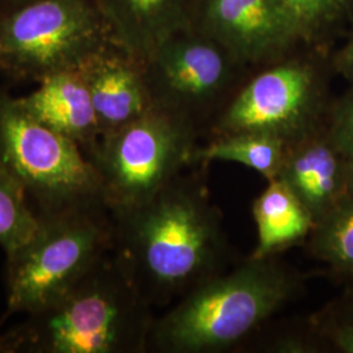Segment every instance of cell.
<instances>
[{"label": "cell", "mask_w": 353, "mask_h": 353, "mask_svg": "<svg viewBox=\"0 0 353 353\" xmlns=\"http://www.w3.org/2000/svg\"><path fill=\"white\" fill-rule=\"evenodd\" d=\"M110 214L114 252L152 306L220 274L227 255L221 216L199 182L176 176L147 202Z\"/></svg>", "instance_id": "1"}, {"label": "cell", "mask_w": 353, "mask_h": 353, "mask_svg": "<svg viewBox=\"0 0 353 353\" xmlns=\"http://www.w3.org/2000/svg\"><path fill=\"white\" fill-rule=\"evenodd\" d=\"M152 305L114 250L45 309L0 334V353H139Z\"/></svg>", "instance_id": "2"}, {"label": "cell", "mask_w": 353, "mask_h": 353, "mask_svg": "<svg viewBox=\"0 0 353 353\" xmlns=\"http://www.w3.org/2000/svg\"><path fill=\"white\" fill-rule=\"evenodd\" d=\"M299 285L297 275L274 258H249L203 281L154 319L150 347L165 353L221 351L278 313Z\"/></svg>", "instance_id": "3"}, {"label": "cell", "mask_w": 353, "mask_h": 353, "mask_svg": "<svg viewBox=\"0 0 353 353\" xmlns=\"http://www.w3.org/2000/svg\"><path fill=\"white\" fill-rule=\"evenodd\" d=\"M114 229L106 204L38 214V227L7 255V312L33 314L59 300L113 250Z\"/></svg>", "instance_id": "4"}, {"label": "cell", "mask_w": 353, "mask_h": 353, "mask_svg": "<svg viewBox=\"0 0 353 353\" xmlns=\"http://www.w3.org/2000/svg\"><path fill=\"white\" fill-rule=\"evenodd\" d=\"M330 52L303 48L241 84L217 118V135L254 132L287 144L325 126Z\"/></svg>", "instance_id": "5"}, {"label": "cell", "mask_w": 353, "mask_h": 353, "mask_svg": "<svg viewBox=\"0 0 353 353\" xmlns=\"http://www.w3.org/2000/svg\"><path fill=\"white\" fill-rule=\"evenodd\" d=\"M0 168L37 214L105 204L99 173L75 141L45 126L0 88Z\"/></svg>", "instance_id": "6"}, {"label": "cell", "mask_w": 353, "mask_h": 353, "mask_svg": "<svg viewBox=\"0 0 353 353\" xmlns=\"http://www.w3.org/2000/svg\"><path fill=\"white\" fill-rule=\"evenodd\" d=\"M115 43L94 0H36L0 14V75L37 81Z\"/></svg>", "instance_id": "7"}, {"label": "cell", "mask_w": 353, "mask_h": 353, "mask_svg": "<svg viewBox=\"0 0 353 353\" xmlns=\"http://www.w3.org/2000/svg\"><path fill=\"white\" fill-rule=\"evenodd\" d=\"M194 123L152 106L119 130L103 135L89 160L101 181L109 210L147 202L194 164Z\"/></svg>", "instance_id": "8"}, {"label": "cell", "mask_w": 353, "mask_h": 353, "mask_svg": "<svg viewBox=\"0 0 353 353\" xmlns=\"http://www.w3.org/2000/svg\"><path fill=\"white\" fill-rule=\"evenodd\" d=\"M153 106L194 123L232 97L248 70L219 41L189 26L164 41L144 62Z\"/></svg>", "instance_id": "9"}, {"label": "cell", "mask_w": 353, "mask_h": 353, "mask_svg": "<svg viewBox=\"0 0 353 353\" xmlns=\"http://www.w3.org/2000/svg\"><path fill=\"white\" fill-rule=\"evenodd\" d=\"M194 26L246 68L265 67L305 48L280 0H199Z\"/></svg>", "instance_id": "10"}, {"label": "cell", "mask_w": 353, "mask_h": 353, "mask_svg": "<svg viewBox=\"0 0 353 353\" xmlns=\"http://www.w3.org/2000/svg\"><path fill=\"white\" fill-rule=\"evenodd\" d=\"M80 71L88 85L101 138L152 109L144 64L117 43L94 54Z\"/></svg>", "instance_id": "11"}, {"label": "cell", "mask_w": 353, "mask_h": 353, "mask_svg": "<svg viewBox=\"0 0 353 353\" xmlns=\"http://www.w3.org/2000/svg\"><path fill=\"white\" fill-rule=\"evenodd\" d=\"M347 165L323 126L288 145L276 178L299 198L316 223L350 194Z\"/></svg>", "instance_id": "12"}, {"label": "cell", "mask_w": 353, "mask_h": 353, "mask_svg": "<svg viewBox=\"0 0 353 353\" xmlns=\"http://www.w3.org/2000/svg\"><path fill=\"white\" fill-rule=\"evenodd\" d=\"M114 42L144 63L164 41L194 26L199 0H94Z\"/></svg>", "instance_id": "13"}, {"label": "cell", "mask_w": 353, "mask_h": 353, "mask_svg": "<svg viewBox=\"0 0 353 353\" xmlns=\"http://www.w3.org/2000/svg\"><path fill=\"white\" fill-rule=\"evenodd\" d=\"M39 87L17 97L21 106L45 126L68 138L89 156L101 139L87 81L79 70L42 79Z\"/></svg>", "instance_id": "14"}, {"label": "cell", "mask_w": 353, "mask_h": 353, "mask_svg": "<svg viewBox=\"0 0 353 353\" xmlns=\"http://www.w3.org/2000/svg\"><path fill=\"white\" fill-rule=\"evenodd\" d=\"M258 240L252 259L274 258L278 252L309 239L316 221L299 198L278 178L252 203Z\"/></svg>", "instance_id": "15"}, {"label": "cell", "mask_w": 353, "mask_h": 353, "mask_svg": "<svg viewBox=\"0 0 353 353\" xmlns=\"http://www.w3.org/2000/svg\"><path fill=\"white\" fill-rule=\"evenodd\" d=\"M290 144L265 134L236 132L217 135L205 147L194 152V164H210L214 161L245 165L265 176L275 179L285 157Z\"/></svg>", "instance_id": "16"}, {"label": "cell", "mask_w": 353, "mask_h": 353, "mask_svg": "<svg viewBox=\"0 0 353 353\" xmlns=\"http://www.w3.org/2000/svg\"><path fill=\"white\" fill-rule=\"evenodd\" d=\"M305 48L331 52L335 38L350 26L352 0H280Z\"/></svg>", "instance_id": "17"}, {"label": "cell", "mask_w": 353, "mask_h": 353, "mask_svg": "<svg viewBox=\"0 0 353 353\" xmlns=\"http://www.w3.org/2000/svg\"><path fill=\"white\" fill-rule=\"evenodd\" d=\"M309 248L332 271L353 278V195L348 194L316 221Z\"/></svg>", "instance_id": "18"}, {"label": "cell", "mask_w": 353, "mask_h": 353, "mask_svg": "<svg viewBox=\"0 0 353 353\" xmlns=\"http://www.w3.org/2000/svg\"><path fill=\"white\" fill-rule=\"evenodd\" d=\"M38 227V214L21 186L0 168V248L6 255L29 240Z\"/></svg>", "instance_id": "19"}, {"label": "cell", "mask_w": 353, "mask_h": 353, "mask_svg": "<svg viewBox=\"0 0 353 353\" xmlns=\"http://www.w3.org/2000/svg\"><path fill=\"white\" fill-rule=\"evenodd\" d=\"M314 327L338 351L353 353V293L328 305Z\"/></svg>", "instance_id": "20"}, {"label": "cell", "mask_w": 353, "mask_h": 353, "mask_svg": "<svg viewBox=\"0 0 353 353\" xmlns=\"http://www.w3.org/2000/svg\"><path fill=\"white\" fill-rule=\"evenodd\" d=\"M325 131L341 156L353 161V84L341 97L330 102Z\"/></svg>", "instance_id": "21"}, {"label": "cell", "mask_w": 353, "mask_h": 353, "mask_svg": "<svg viewBox=\"0 0 353 353\" xmlns=\"http://www.w3.org/2000/svg\"><path fill=\"white\" fill-rule=\"evenodd\" d=\"M330 65L332 72L353 84V16L343 43L336 50L330 52Z\"/></svg>", "instance_id": "22"}, {"label": "cell", "mask_w": 353, "mask_h": 353, "mask_svg": "<svg viewBox=\"0 0 353 353\" xmlns=\"http://www.w3.org/2000/svg\"><path fill=\"white\" fill-rule=\"evenodd\" d=\"M32 1H36V0H0V14L10 12V11L16 10L28 3H32Z\"/></svg>", "instance_id": "23"}, {"label": "cell", "mask_w": 353, "mask_h": 353, "mask_svg": "<svg viewBox=\"0 0 353 353\" xmlns=\"http://www.w3.org/2000/svg\"><path fill=\"white\" fill-rule=\"evenodd\" d=\"M347 182H348V192L353 195V161H348L347 165Z\"/></svg>", "instance_id": "24"}, {"label": "cell", "mask_w": 353, "mask_h": 353, "mask_svg": "<svg viewBox=\"0 0 353 353\" xmlns=\"http://www.w3.org/2000/svg\"><path fill=\"white\" fill-rule=\"evenodd\" d=\"M352 3H353V0H352Z\"/></svg>", "instance_id": "25"}]
</instances>
